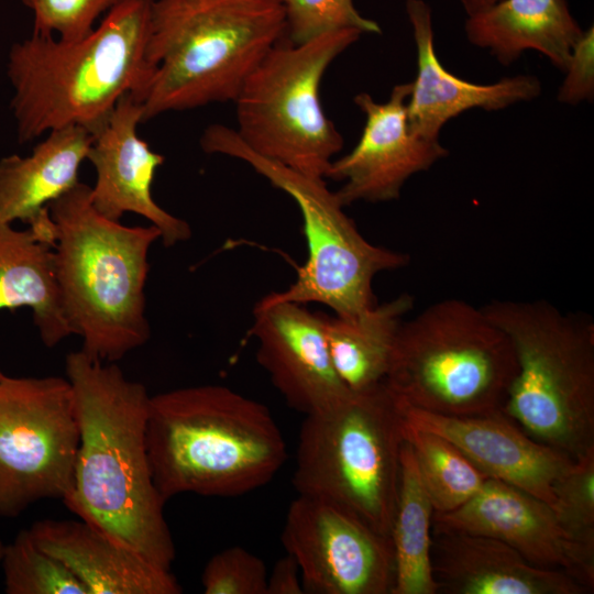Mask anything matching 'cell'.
<instances>
[{
  "label": "cell",
  "instance_id": "1",
  "mask_svg": "<svg viewBox=\"0 0 594 594\" xmlns=\"http://www.w3.org/2000/svg\"><path fill=\"white\" fill-rule=\"evenodd\" d=\"M79 426L70 493L63 499L91 524L153 564L172 571L176 550L167 502L152 475L146 446L151 395L116 364L103 365L82 350L65 361Z\"/></svg>",
  "mask_w": 594,
  "mask_h": 594
},
{
  "label": "cell",
  "instance_id": "2",
  "mask_svg": "<svg viewBox=\"0 0 594 594\" xmlns=\"http://www.w3.org/2000/svg\"><path fill=\"white\" fill-rule=\"evenodd\" d=\"M154 1L120 0L78 41L32 34L11 47L7 72L20 142L68 125L94 134L123 96L142 95L153 74L146 50Z\"/></svg>",
  "mask_w": 594,
  "mask_h": 594
},
{
  "label": "cell",
  "instance_id": "3",
  "mask_svg": "<svg viewBox=\"0 0 594 594\" xmlns=\"http://www.w3.org/2000/svg\"><path fill=\"white\" fill-rule=\"evenodd\" d=\"M146 446L154 483L166 501L179 494H248L271 482L287 458L268 408L215 384L151 396Z\"/></svg>",
  "mask_w": 594,
  "mask_h": 594
},
{
  "label": "cell",
  "instance_id": "4",
  "mask_svg": "<svg viewBox=\"0 0 594 594\" xmlns=\"http://www.w3.org/2000/svg\"><path fill=\"white\" fill-rule=\"evenodd\" d=\"M78 183L48 206L55 226L54 266L66 318L81 350L121 360L150 338L145 316L148 251L160 230L106 218Z\"/></svg>",
  "mask_w": 594,
  "mask_h": 594
},
{
  "label": "cell",
  "instance_id": "5",
  "mask_svg": "<svg viewBox=\"0 0 594 594\" xmlns=\"http://www.w3.org/2000/svg\"><path fill=\"white\" fill-rule=\"evenodd\" d=\"M285 31L284 6L274 0H155L146 50L153 74L136 99L143 122L233 101Z\"/></svg>",
  "mask_w": 594,
  "mask_h": 594
},
{
  "label": "cell",
  "instance_id": "6",
  "mask_svg": "<svg viewBox=\"0 0 594 594\" xmlns=\"http://www.w3.org/2000/svg\"><path fill=\"white\" fill-rule=\"evenodd\" d=\"M508 336L517 373L502 413L573 460L594 449V323L544 300L481 306Z\"/></svg>",
  "mask_w": 594,
  "mask_h": 594
},
{
  "label": "cell",
  "instance_id": "7",
  "mask_svg": "<svg viewBox=\"0 0 594 594\" xmlns=\"http://www.w3.org/2000/svg\"><path fill=\"white\" fill-rule=\"evenodd\" d=\"M516 373L508 336L482 307L450 298L404 320L384 383L402 404L479 416L502 411Z\"/></svg>",
  "mask_w": 594,
  "mask_h": 594
},
{
  "label": "cell",
  "instance_id": "8",
  "mask_svg": "<svg viewBox=\"0 0 594 594\" xmlns=\"http://www.w3.org/2000/svg\"><path fill=\"white\" fill-rule=\"evenodd\" d=\"M404 441L399 406L385 383L350 391L306 415L293 485L298 495L342 506L389 537Z\"/></svg>",
  "mask_w": 594,
  "mask_h": 594
},
{
  "label": "cell",
  "instance_id": "9",
  "mask_svg": "<svg viewBox=\"0 0 594 594\" xmlns=\"http://www.w3.org/2000/svg\"><path fill=\"white\" fill-rule=\"evenodd\" d=\"M200 146L208 154H221L250 165L297 205L307 244V258L295 280L284 290L267 296L298 304L317 302L336 316L354 317L376 304L374 277L406 266V253L369 242L348 217L324 178L309 176L266 158L249 148L234 129L207 127Z\"/></svg>",
  "mask_w": 594,
  "mask_h": 594
},
{
  "label": "cell",
  "instance_id": "10",
  "mask_svg": "<svg viewBox=\"0 0 594 594\" xmlns=\"http://www.w3.org/2000/svg\"><path fill=\"white\" fill-rule=\"evenodd\" d=\"M361 35L340 30L299 45L280 38L233 100L239 139L266 158L326 178L343 138L324 113L319 88L331 63Z\"/></svg>",
  "mask_w": 594,
  "mask_h": 594
},
{
  "label": "cell",
  "instance_id": "11",
  "mask_svg": "<svg viewBox=\"0 0 594 594\" xmlns=\"http://www.w3.org/2000/svg\"><path fill=\"white\" fill-rule=\"evenodd\" d=\"M79 426L70 383L59 376L0 380V516L16 517L73 487Z\"/></svg>",
  "mask_w": 594,
  "mask_h": 594
},
{
  "label": "cell",
  "instance_id": "12",
  "mask_svg": "<svg viewBox=\"0 0 594 594\" xmlns=\"http://www.w3.org/2000/svg\"><path fill=\"white\" fill-rule=\"evenodd\" d=\"M280 540L297 562L305 593L392 594L391 538L334 503L297 495Z\"/></svg>",
  "mask_w": 594,
  "mask_h": 594
},
{
  "label": "cell",
  "instance_id": "13",
  "mask_svg": "<svg viewBox=\"0 0 594 594\" xmlns=\"http://www.w3.org/2000/svg\"><path fill=\"white\" fill-rule=\"evenodd\" d=\"M410 90L411 82L396 85L385 102H376L366 92L354 97V103L365 114L362 135L351 152L332 161L326 177L343 182L334 191L343 207L358 201L398 199L409 177L449 154L439 140H426L410 132Z\"/></svg>",
  "mask_w": 594,
  "mask_h": 594
},
{
  "label": "cell",
  "instance_id": "14",
  "mask_svg": "<svg viewBox=\"0 0 594 594\" xmlns=\"http://www.w3.org/2000/svg\"><path fill=\"white\" fill-rule=\"evenodd\" d=\"M432 524L496 538L532 564L594 588V547L569 534L550 504L513 485L487 479L463 506L433 513Z\"/></svg>",
  "mask_w": 594,
  "mask_h": 594
},
{
  "label": "cell",
  "instance_id": "15",
  "mask_svg": "<svg viewBox=\"0 0 594 594\" xmlns=\"http://www.w3.org/2000/svg\"><path fill=\"white\" fill-rule=\"evenodd\" d=\"M257 361L287 404L305 415L324 409L350 389L329 353L324 314L306 305L263 297L254 307Z\"/></svg>",
  "mask_w": 594,
  "mask_h": 594
},
{
  "label": "cell",
  "instance_id": "16",
  "mask_svg": "<svg viewBox=\"0 0 594 594\" xmlns=\"http://www.w3.org/2000/svg\"><path fill=\"white\" fill-rule=\"evenodd\" d=\"M142 122V106L125 95L92 134L87 160L95 167L97 179L90 199L98 212L114 221H120L125 212L144 217L160 230L163 244L173 246L188 240L191 230L152 196V184L164 156L139 136L138 125Z\"/></svg>",
  "mask_w": 594,
  "mask_h": 594
},
{
  "label": "cell",
  "instance_id": "17",
  "mask_svg": "<svg viewBox=\"0 0 594 594\" xmlns=\"http://www.w3.org/2000/svg\"><path fill=\"white\" fill-rule=\"evenodd\" d=\"M397 403L404 426L443 437L488 479L552 505L553 484L573 462L565 453L535 440L502 411L447 416Z\"/></svg>",
  "mask_w": 594,
  "mask_h": 594
},
{
  "label": "cell",
  "instance_id": "18",
  "mask_svg": "<svg viewBox=\"0 0 594 594\" xmlns=\"http://www.w3.org/2000/svg\"><path fill=\"white\" fill-rule=\"evenodd\" d=\"M405 9L417 50V76L407 100L408 127L415 135L438 141L443 125L465 111L503 110L540 95L541 84L531 75L493 84H474L453 75L436 54L430 6L425 0H406Z\"/></svg>",
  "mask_w": 594,
  "mask_h": 594
},
{
  "label": "cell",
  "instance_id": "19",
  "mask_svg": "<svg viewBox=\"0 0 594 594\" xmlns=\"http://www.w3.org/2000/svg\"><path fill=\"white\" fill-rule=\"evenodd\" d=\"M431 565L438 592L449 594H584L572 576L539 568L507 543L432 524Z\"/></svg>",
  "mask_w": 594,
  "mask_h": 594
},
{
  "label": "cell",
  "instance_id": "20",
  "mask_svg": "<svg viewBox=\"0 0 594 594\" xmlns=\"http://www.w3.org/2000/svg\"><path fill=\"white\" fill-rule=\"evenodd\" d=\"M29 531L35 543L58 559L88 594H179L173 571L78 519H43Z\"/></svg>",
  "mask_w": 594,
  "mask_h": 594
},
{
  "label": "cell",
  "instance_id": "21",
  "mask_svg": "<svg viewBox=\"0 0 594 594\" xmlns=\"http://www.w3.org/2000/svg\"><path fill=\"white\" fill-rule=\"evenodd\" d=\"M28 156L0 160V222L23 221L43 242L54 243L55 226L48 206L78 183L94 135L68 125L47 132Z\"/></svg>",
  "mask_w": 594,
  "mask_h": 594
},
{
  "label": "cell",
  "instance_id": "22",
  "mask_svg": "<svg viewBox=\"0 0 594 594\" xmlns=\"http://www.w3.org/2000/svg\"><path fill=\"white\" fill-rule=\"evenodd\" d=\"M464 31L471 44L487 50L504 66L536 51L562 72L584 32L566 0H498L468 15Z\"/></svg>",
  "mask_w": 594,
  "mask_h": 594
},
{
  "label": "cell",
  "instance_id": "23",
  "mask_svg": "<svg viewBox=\"0 0 594 594\" xmlns=\"http://www.w3.org/2000/svg\"><path fill=\"white\" fill-rule=\"evenodd\" d=\"M32 309L43 343L52 348L74 334L57 285L53 246L30 229L0 222V310ZM4 374L0 371V380Z\"/></svg>",
  "mask_w": 594,
  "mask_h": 594
},
{
  "label": "cell",
  "instance_id": "24",
  "mask_svg": "<svg viewBox=\"0 0 594 594\" xmlns=\"http://www.w3.org/2000/svg\"><path fill=\"white\" fill-rule=\"evenodd\" d=\"M413 307L414 297L402 294L354 317L324 315L331 361L350 391L384 383L399 329Z\"/></svg>",
  "mask_w": 594,
  "mask_h": 594
},
{
  "label": "cell",
  "instance_id": "25",
  "mask_svg": "<svg viewBox=\"0 0 594 594\" xmlns=\"http://www.w3.org/2000/svg\"><path fill=\"white\" fill-rule=\"evenodd\" d=\"M433 513L413 449L404 441L398 497L389 535L395 563L392 594L439 593L431 565Z\"/></svg>",
  "mask_w": 594,
  "mask_h": 594
},
{
  "label": "cell",
  "instance_id": "26",
  "mask_svg": "<svg viewBox=\"0 0 594 594\" xmlns=\"http://www.w3.org/2000/svg\"><path fill=\"white\" fill-rule=\"evenodd\" d=\"M403 424V422H402ZM419 476L435 513H449L472 499L488 479L443 437L403 425Z\"/></svg>",
  "mask_w": 594,
  "mask_h": 594
},
{
  "label": "cell",
  "instance_id": "27",
  "mask_svg": "<svg viewBox=\"0 0 594 594\" xmlns=\"http://www.w3.org/2000/svg\"><path fill=\"white\" fill-rule=\"evenodd\" d=\"M1 561L8 594H88L67 566L35 543L29 529L4 546Z\"/></svg>",
  "mask_w": 594,
  "mask_h": 594
},
{
  "label": "cell",
  "instance_id": "28",
  "mask_svg": "<svg viewBox=\"0 0 594 594\" xmlns=\"http://www.w3.org/2000/svg\"><path fill=\"white\" fill-rule=\"evenodd\" d=\"M285 34L295 45L304 44L326 33L353 29L378 34L374 20L363 16L353 0H285Z\"/></svg>",
  "mask_w": 594,
  "mask_h": 594
},
{
  "label": "cell",
  "instance_id": "29",
  "mask_svg": "<svg viewBox=\"0 0 594 594\" xmlns=\"http://www.w3.org/2000/svg\"><path fill=\"white\" fill-rule=\"evenodd\" d=\"M553 508L564 529L594 547V449L573 460L553 484Z\"/></svg>",
  "mask_w": 594,
  "mask_h": 594
},
{
  "label": "cell",
  "instance_id": "30",
  "mask_svg": "<svg viewBox=\"0 0 594 594\" xmlns=\"http://www.w3.org/2000/svg\"><path fill=\"white\" fill-rule=\"evenodd\" d=\"M264 561L240 546L221 550L210 558L201 575L206 594H266Z\"/></svg>",
  "mask_w": 594,
  "mask_h": 594
},
{
  "label": "cell",
  "instance_id": "31",
  "mask_svg": "<svg viewBox=\"0 0 594 594\" xmlns=\"http://www.w3.org/2000/svg\"><path fill=\"white\" fill-rule=\"evenodd\" d=\"M33 12V34L78 41L94 29L98 18L120 0H22Z\"/></svg>",
  "mask_w": 594,
  "mask_h": 594
},
{
  "label": "cell",
  "instance_id": "32",
  "mask_svg": "<svg viewBox=\"0 0 594 594\" xmlns=\"http://www.w3.org/2000/svg\"><path fill=\"white\" fill-rule=\"evenodd\" d=\"M565 78L558 91L562 103L578 105L592 101L594 96V29L583 32L574 45L568 65Z\"/></svg>",
  "mask_w": 594,
  "mask_h": 594
},
{
  "label": "cell",
  "instance_id": "33",
  "mask_svg": "<svg viewBox=\"0 0 594 594\" xmlns=\"http://www.w3.org/2000/svg\"><path fill=\"white\" fill-rule=\"evenodd\" d=\"M305 593L296 560L288 553L280 558L267 575L266 594Z\"/></svg>",
  "mask_w": 594,
  "mask_h": 594
},
{
  "label": "cell",
  "instance_id": "34",
  "mask_svg": "<svg viewBox=\"0 0 594 594\" xmlns=\"http://www.w3.org/2000/svg\"><path fill=\"white\" fill-rule=\"evenodd\" d=\"M497 1L498 0H461V3L466 15H471L493 6Z\"/></svg>",
  "mask_w": 594,
  "mask_h": 594
},
{
  "label": "cell",
  "instance_id": "35",
  "mask_svg": "<svg viewBox=\"0 0 594 594\" xmlns=\"http://www.w3.org/2000/svg\"><path fill=\"white\" fill-rule=\"evenodd\" d=\"M3 550H4V544H3L2 541L0 540V560H1V558H2Z\"/></svg>",
  "mask_w": 594,
  "mask_h": 594
},
{
  "label": "cell",
  "instance_id": "36",
  "mask_svg": "<svg viewBox=\"0 0 594 594\" xmlns=\"http://www.w3.org/2000/svg\"><path fill=\"white\" fill-rule=\"evenodd\" d=\"M274 1H278V2H282V3H283L285 0H274Z\"/></svg>",
  "mask_w": 594,
  "mask_h": 594
}]
</instances>
